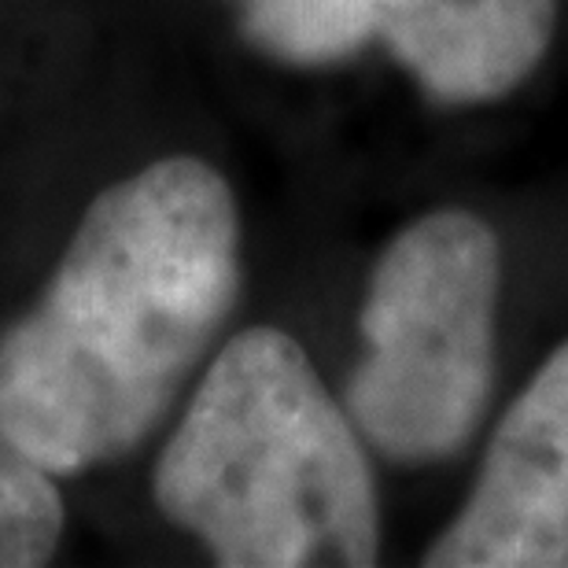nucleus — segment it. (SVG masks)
Listing matches in <instances>:
<instances>
[{"instance_id":"20e7f679","label":"nucleus","mask_w":568,"mask_h":568,"mask_svg":"<svg viewBox=\"0 0 568 568\" xmlns=\"http://www.w3.org/2000/svg\"><path fill=\"white\" fill-rule=\"evenodd\" d=\"M244 41L288 67L381 44L443 108L498 104L547 60L561 0H233Z\"/></svg>"},{"instance_id":"7ed1b4c3","label":"nucleus","mask_w":568,"mask_h":568,"mask_svg":"<svg viewBox=\"0 0 568 568\" xmlns=\"http://www.w3.org/2000/svg\"><path fill=\"white\" fill-rule=\"evenodd\" d=\"M503 241L465 207L428 211L373 263L362 351L344 384L358 436L384 462H454L480 432L498 377Z\"/></svg>"},{"instance_id":"f03ea898","label":"nucleus","mask_w":568,"mask_h":568,"mask_svg":"<svg viewBox=\"0 0 568 568\" xmlns=\"http://www.w3.org/2000/svg\"><path fill=\"white\" fill-rule=\"evenodd\" d=\"M155 506L222 568H366L381 495L366 439L300 339L252 325L214 351L152 473Z\"/></svg>"},{"instance_id":"f257e3e1","label":"nucleus","mask_w":568,"mask_h":568,"mask_svg":"<svg viewBox=\"0 0 568 568\" xmlns=\"http://www.w3.org/2000/svg\"><path fill=\"white\" fill-rule=\"evenodd\" d=\"M241 252L230 181L196 155L104 189L0 336V428L52 476L138 450L236 311Z\"/></svg>"},{"instance_id":"39448f33","label":"nucleus","mask_w":568,"mask_h":568,"mask_svg":"<svg viewBox=\"0 0 568 568\" xmlns=\"http://www.w3.org/2000/svg\"><path fill=\"white\" fill-rule=\"evenodd\" d=\"M425 568H568V339L498 417Z\"/></svg>"},{"instance_id":"423d86ee","label":"nucleus","mask_w":568,"mask_h":568,"mask_svg":"<svg viewBox=\"0 0 568 568\" xmlns=\"http://www.w3.org/2000/svg\"><path fill=\"white\" fill-rule=\"evenodd\" d=\"M63 517L55 476L0 428V568L49 565L60 547Z\"/></svg>"}]
</instances>
